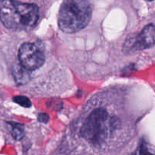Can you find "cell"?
I'll list each match as a JSON object with an SVG mask.
<instances>
[{"mask_svg": "<svg viewBox=\"0 0 155 155\" xmlns=\"http://www.w3.org/2000/svg\"><path fill=\"white\" fill-rule=\"evenodd\" d=\"M39 8L33 3L0 0V21L8 29L30 30L39 19Z\"/></svg>", "mask_w": 155, "mask_h": 155, "instance_id": "obj_1", "label": "cell"}, {"mask_svg": "<svg viewBox=\"0 0 155 155\" xmlns=\"http://www.w3.org/2000/svg\"><path fill=\"white\" fill-rule=\"evenodd\" d=\"M92 13L90 0H64L59 10V27L67 33L80 31L88 25Z\"/></svg>", "mask_w": 155, "mask_h": 155, "instance_id": "obj_2", "label": "cell"}, {"mask_svg": "<svg viewBox=\"0 0 155 155\" xmlns=\"http://www.w3.org/2000/svg\"><path fill=\"white\" fill-rule=\"evenodd\" d=\"M108 126L114 127L115 121L109 120L108 114L104 108H97L86 117L80 129V136L93 145H100L106 139Z\"/></svg>", "mask_w": 155, "mask_h": 155, "instance_id": "obj_3", "label": "cell"}, {"mask_svg": "<svg viewBox=\"0 0 155 155\" xmlns=\"http://www.w3.org/2000/svg\"><path fill=\"white\" fill-rule=\"evenodd\" d=\"M20 64L29 71H34L42 66L45 62L43 52L31 42H24L18 52Z\"/></svg>", "mask_w": 155, "mask_h": 155, "instance_id": "obj_4", "label": "cell"}, {"mask_svg": "<svg viewBox=\"0 0 155 155\" xmlns=\"http://www.w3.org/2000/svg\"><path fill=\"white\" fill-rule=\"evenodd\" d=\"M127 42L131 43L130 48L135 51L151 48L155 45V26L152 24H148L135 39Z\"/></svg>", "mask_w": 155, "mask_h": 155, "instance_id": "obj_5", "label": "cell"}, {"mask_svg": "<svg viewBox=\"0 0 155 155\" xmlns=\"http://www.w3.org/2000/svg\"><path fill=\"white\" fill-rule=\"evenodd\" d=\"M9 124L12 127V135L14 139L16 141L21 140L25 135L24 126L17 123H9Z\"/></svg>", "mask_w": 155, "mask_h": 155, "instance_id": "obj_6", "label": "cell"}, {"mask_svg": "<svg viewBox=\"0 0 155 155\" xmlns=\"http://www.w3.org/2000/svg\"><path fill=\"white\" fill-rule=\"evenodd\" d=\"M21 68H16V70L15 71V78L17 82L18 83H23V82L26 81L28 77V71L26 70L25 68H23L21 65Z\"/></svg>", "mask_w": 155, "mask_h": 155, "instance_id": "obj_7", "label": "cell"}, {"mask_svg": "<svg viewBox=\"0 0 155 155\" xmlns=\"http://www.w3.org/2000/svg\"><path fill=\"white\" fill-rule=\"evenodd\" d=\"M13 101L16 102L17 104H20V105L23 106L24 107H30L31 106V102L27 97L15 96L13 98Z\"/></svg>", "mask_w": 155, "mask_h": 155, "instance_id": "obj_8", "label": "cell"}, {"mask_svg": "<svg viewBox=\"0 0 155 155\" xmlns=\"http://www.w3.org/2000/svg\"><path fill=\"white\" fill-rule=\"evenodd\" d=\"M139 154L140 155H154L151 154L149 151H148V148H147L146 145L144 143H142L140 145V148H139Z\"/></svg>", "mask_w": 155, "mask_h": 155, "instance_id": "obj_9", "label": "cell"}, {"mask_svg": "<svg viewBox=\"0 0 155 155\" xmlns=\"http://www.w3.org/2000/svg\"><path fill=\"white\" fill-rule=\"evenodd\" d=\"M48 119H49V117H48V115L45 113H40L38 115V120H39V122L47 123Z\"/></svg>", "mask_w": 155, "mask_h": 155, "instance_id": "obj_10", "label": "cell"}, {"mask_svg": "<svg viewBox=\"0 0 155 155\" xmlns=\"http://www.w3.org/2000/svg\"><path fill=\"white\" fill-rule=\"evenodd\" d=\"M148 1H150V2H151V1H153V0H148Z\"/></svg>", "mask_w": 155, "mask_h": 155, "instance_id": "obj_11", "label": "cell"}]
</instances>
